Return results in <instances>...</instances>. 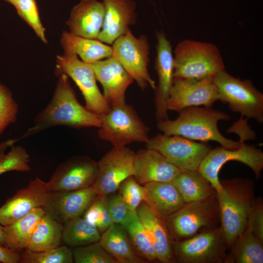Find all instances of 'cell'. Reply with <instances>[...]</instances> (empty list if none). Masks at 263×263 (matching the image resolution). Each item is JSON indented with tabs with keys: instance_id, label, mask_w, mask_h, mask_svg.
I'll return each mask as SVG.
<instances>
[{
	"instance_id": "obj_1",
	"label": "cell",
	"mask_w": 263,
	"mask_h": 263,
	"mask_svg": "<svg viewBox=\"0 0 263 263\" xmlns=\"http://www.w3.org/2000/svg\"><path fill=\"white\" fill-rule=\"evenodd\" d=\"M52 97L45 107L34 118L33 125L19 139L36 134L55 126L74 129L99 128L100 115L83 106L78 101L69 77L61 74Z\"/></svg>"
},
{
	"instance_id": "obj_2",
	"label": "cell",
	"mask_w": 263,
	"mask_h": 263,
	"mask_svg": "<svg viewBox=\"0 0 263 263\" xmlns=\"http://www.w3.org/2000/svg\"><path fill=\"white\" fill-rule=\"evenodd\" d=\"M178 113L175 119L157 121V129L168 135H178L203 142L215 141L227 149H234L240 146V141L225 137L218 129L219 121L230 120L227 113L212 107L196 106L186 108Z\"/></svg>"
},
{
	"instance_id": "obj_3",
	"label": "cell",
	"mask_w": 263,
	"mask_h": 263,
	"mask_svg": "<svg viewBox=\"0 0 263 263\" xmlns=\"http://www.w3.org/2000/svg\"><path fill=\"white\" fill-rule=\"evenodd\" d=\"M222 190L216 192L220 227L229 249L236 238L245 229L256 198L251 179L234 178L220 181Z\"/></svg>"
},
{
	"instance_id": "obj_4",
	"label": "cell",
	"mask_w": 263,
	"mask_h": 263,
	"mask_svg": "<svg viewBox=\"0 0 263 263\" xmlns=\"http://www.w3.org/2000/svg\"><path fill=\"white\" fill-rule=\"evenodd\" d=\"M174 78L201 79L225 70L218 47L214 44L186 39L173 52Z\"/></svg>"
},
{
	"instance_id": "obj_5",
	"label": "cell",
	"mask_w": 263,
	"mask_h": 263,
	"mask_svg": "<svg viewBox=\"0 0 263 263\" xmlns=\"http://www.w3.org/2000/svg\"><path fill=\"white\" fill-rule=\"evenodd\" d=\"M101 125L98 136L113 147H124L133 142L147 143L149 128L134 108L126 103L111 106L107 113L99 115Z\"/></svg>"
},
{
	"instance_id": "obj_6",
	"label": "cell",
	"mask_w": 263,
	"mask_h": 263,
	"mask_svg": "<svg viewBox=\"0 0 263 263\" xmlns=\"http://www.w3.org/2000/svg\"><path fill=\"white\" fill-rule=\"evenodd\" d=\"M164 220L172 241L190 238L202 228L219 226L220 216L216 193L205 199L185 203Z\"/></svg>"
},
{
	"instance_id": "obj_7",
	"label": "cell",
	"mask_w": 263,
	"mask_h": 263,
	"mask_svg": "<svg viewBox=\"0 0 263 263\" xmlns=\"http://www.w3.org/2000/svg\"><path fill=\"white\" fill-rule=\"evenodd\" d=\"M213 81L219 94V100L227 103L234 112L242 117L263 123V94L250 80H241L223 70Z\"/></svg>"
},
{
	"instance_id": "obj_8",
	"label": "cell",
	"mask_w": 263,
	"mask_h": 263,
	"mask_svg": "<svg viewBox=\"0 0 263 263\" xmlns=\"http://www.w3.org/2000/svg\"><path fill=\"white\" fill-rule=\"evenodd\" d=\"M175 262L181 263H225L229 249L220 226L205 228L194 236L173 241Z\"/></svg>"
},
{
	"instance_id": "obj_9",
	"label": "cell",
	"mask_w": 263,
	"mask_h": 263,
	"mask_svg": "<svg viewBox=\"0 0 263 263\" xmlns=\"http://www.w3.org/2000/svg\"><path fill=\"white\" fill-rule=\"evenodd\" d=\"M113 55L142 90L156 84L151 78L148 67L150 46L147 36L135 37L129 29L114 40L111 45Z\"/></svg>"
},
{
	"instance_id": "obj_10",
	"label": "cell",
	"mask_w": 263,
	"mask_h": 263,
	"mask_svg": "<svg viewBox=\"0 0 263 263\" xmlns=\"http://www.w3.org/2000/svg\"><path fill=\"white\" fill-rule=\"evenodd\" d=\"M246 136L241 135L240 145L234 149L223 146L211 149L201 163L198 170L211 184L216 192L222 190L219 173L225 164L237 161L249 167L256 179L260 178L263 169V152L254 146L244 143Z\"/></svg>"
},
{
	"instance_id": "obj_11",
	"label": "cell",
	"mask_w": 263,
	"mask_h": 263,
	"mask_svg": "<svg viewBox=\"0 0 263 263\" xmlns=\"http://www.w3.org/2000/svg\"><path fill=\"white\" fill-rule=\"evenodd\" d=\"M56 72L57 75L65 74L75 82L88 110L98 115L111 110V106L98 88L91 64L80 60L76 54L64 53L56 56Z\"/></svg>"
},
{
	"instance_id": "obj_12",
	"label": "cell",
	"mask_w": 263,
	"mask_h": 263,
	"mask_svg": "<svg viewBox=\"0 0 263 263\" xmlns=\"http://www.w3.org/2000/svg\"><path fill=\"white\" fill-rule=\"evenodd\" d=\"M145 144L146 148L156 150L181 170H197L212 149L206 143L163 133L150 138Z\"/></svg>"
},
{
	"instance_id": "obj_13",
	"label": "cell",
	"mask_w": 263,
	"mask_h": 263,
	"mask_svg": "<svg viewBox=\"0 0 263 263\" xmlns=\"http://www.w3.org/2000/svg\"><path fill=\"white\" fill-rule=\"evenodd\" d=\"M136 152L124 147H113L97 162V174L92 187L98 196L114 193L121 184L134 174Z\"/></svg>"
},
{
	"instance_id": "obj_14",
	"label": "cell",
	"mask_w": 263,
	"mask_h": 263,
	"mask_svg": "<svg viewBox=\"0 0 263 263\" xmlns=\"http://www.w3.org/2000/svg\"><path fill=\"white\" fill-rule=\"evenodd\" d=\"M219 99L213 77L201 79L174 78L166 107L168 111L179 112L189 107H212Z\"/></svg>"
},
{
	"instance_id": "obj_15",
	"label": "cell",
	"mask_w": 263,
	"mask_h": 263,
	"mask_svg": "<svg viewBox=\"0 0 263 263\" xmlns=\"http://www.w3.org/2000/svg\"><path fill=\"white\" fill-rule=\"evenodd\" d=\"M97 162L85 156L69 158L57 166L47 182L50 191H71L92 187Z\"/></svg>"
},
{
	"instance_id": "obj_16",
	"label": "cell",
	"mask_w": 263,
	"mask_h": 263,
	"mask_svg": "<svg viewBox=\"0 0 263 263\" xmlns=\"http://www.w3.org/2000/svg\"><path fill=\"white\" fill-rule=\"evenodd\" d=\"M157 43L154 68L158 76L154 101L155 116L157 121L169 118L167 102L174 79V60L172 47L165 32L157 31Z\"/></svg>"
},
{
	"instance_id": "obj_17",
	"label": "cell",
	"mask_w": 263,
	"mask_h": 263,
	"mask_svg": "<svg viewBox=\"0 0 263 263\" xmlns=\"http://www.w3.org/2000/svg\"><path fill=\"white\" fill-rule=\"evenodd\" d=\"M50 192L49 185L37 176L19 189L0 207V223L10 225L35 208L43 207Z\"/></svg>"
},
{
	"instance_id": "obj_18",
	"label": "cell",
	"mask_w": 263,
	"mask_h": 263,
	"mask_svg": "<svg viewBox=\"0 0 263 263\" xmlns=\"http://www.w3.org/2000/svg\"><path fill=\"white\" fill-rule=\"evenodd\" d=\"M97 196L92 186L75 190L50 191L43 208L52 218L64 224L80 217Z\"/></svg>"
},
{
	"instance_id": "obj_19",
	"label": "cell",
	"mask_w": 263,
	"mask_h": 263,
	"mask_svg": "<svg viewBox=\"0 0 263 263\" xmlns=\"http://www.w3.org/2000/svg\"><path fill=\"white\" fill-rule=\"evenodd\" d=\"M102 93L111 106L126 103L125 94L133 79L113 56L91 64Z\"/></svg>"
},
{
	"instance_id": "obj_20",
	"label": "cell",
	"mask_w": 263,
	"mask_h": 263,
	"mask_svg": "<svg viewBox=\"0 0 263 263\" xmlns=\"http://www.w3.org/2000/svg\"><path fill=\"white\" fill-rule=\"evenodd\" d=\"M105 8L104 22L97 39L108 45L125 34L137 20L133 0H102Z\"/></svg>"
},
{
	"instance_id": "obj_21",
	"label": "cell",
	"mask_w": 263,
	"mask_h": 263,
	"mask_svg": "<svg viewBox=\"0 0 263 263\" xmlns=\"http://www.w3.org/2000/svg\"><path fill=\"white\" fill-rule=\"evenodd\" d=\"M180 171L155 150L146 148L136 152L133 176L141 185L171 182Z\"/></svg>"
},
{
	"instance_id": "obj_22",
	"label": "cell",
	"mask_w": 263,
	"mask_h": 263,
	"mask_svg": "<svg viewBox=\"0 0 263 263\" xmlns=\"http://www.w3.org/2000/svg\"><path fill=\"white\" fill-rule=\"evenodd\" d=\"M136 212L158 261L163 263L175 262L172 252L173 241L164 218L158 215L144 201L137 207Z\"/></svg>"
},
{
	"instance_id": "obj_23",
	"label": "cell",
	"mask_w": 263,
	"mask_h": 263,
	"mask_svg": "<svg viewBox=\"0 0 263 263\" xmlns=\"http://www.w3.org/2000/svg\"><path fill=\"white\" fill-rule=\"evenodd\" d=\"M105 8L102 2L97 0H81L71 12L66 22L71 34L97 39L102 28Z\"/></svg>"
},
{
	"instance_id": "obj_24",
	"label": "cell",
	"mask_w": 263,
	"mask_h": 263,
	"mask_svg": "<svg viewBox=\"0 0 263 263\" xmlns=\"http://www.w3.org/2000/svg\"><path fill=\"white\" fill-rule=\"evenodd\" d=\"M143 187L144 202L163 218L172 214L185 204L171 182H152Z\"/></svg>"
},
{
	"instance_id": "obj_25",
	"label": "cell",
	"mask_w": 263,
	"mask_h": 263,
	"mask_svg": "<svg viewBox=\"0 0 263 263\" xmlns=\"http://www.w3.org/2000/svg\"><path fill=\"white\" fill-rule=\"evenodd\" d=\"M60 44L64 53H73L79 56L81 60L93 63L113 55L112 46L97 39L86 38L63 31Z\"/></svg>"
},
{
	"instance_id": "obj_26",
	"label": "cell",
	"mask_w": 263,
	"mask_h": 263,
	"mask_svg": "<svg viewBox=\"0 0 263 263\" xmlns=\"http://www.w3.org/2000/svg\"><path fill=\"white\" fill-rule=\"evenodd\" d=\"M99 243L117 263L143 262L136 253L128 233L122 225L113 223L101 235Z\"/></svg>"
},
{
	"instance_id": "obj_27",
	"label": "cell",
	"mask_w": 263,
	"mask_h": 263,
	"mask_svg": "<svg viewBox=\"0 0 263 263\" xmlns=\"http://www.w3.org/2000/svg\"><path fill=\"white\" fill-rule=\"evenodd\" d=\"M46 213L37 207L14 223L3 226L5 246L19 252L25 249L39 220Z\"/></svg>"
},
{
	"instance_id": "obj_28",
	"label": "cell",
	"mask_w": 263,
	"mask_h": 263,
	"mask_svg": "<svg viewBox=\"0 0 263 263\" xmlns=\"http://www.w3.org/2000/svg\"><path fill=\"white\" fill-rule=\"evenodd\" d=\"M185 203L207 198L216 193L210 182L197 170H181L171 182Z\"/></svg>"
},
{
	"instance_id": "obj_29",
	"label": "cell",
	"mask_w": 263,
	"mask_h": 263,
	"mask_svg": "<svg viewBox=\"0 0 263 263\" xmlns=\"http://www.w3.org/2000/svg\"><path fill=\"white\" fill-rule=\"evenodd\" d=\"M229 249L225 263H263V243L247 225Z\"/></svg>"
},
{
	"instance_id": "obj_30",
	"label": "cell",
	"mask_w": 263,
	"mask_h": 263,
	"mask_svg": "<svg viewBox=\"0 0 263 263\" xmlns=\"http://www.w3.org/2000/svg\"><path fill=\"white\" fill-rule=\"evenodd\" d=\"M62 230V224L45 213L37 224L25 249L41 251L59 246Z\"/></svg>"
},
{
	"instance_id": "obj_31",
	"label": "cell",
	"mask_w": 263,
	"mask_h": 263,
	"mask_svg": "<svg viewBox=\"0 0 263 263\" xmlns=\"http://www.w3.org/2000/svg\"><path fill=\"white\" fill-rule=\"evenodd\" d=\"M100 237L97 228L84 218H75L63 225L62 240L70 246L77 247L98 242Z\"/></svg>"
},
{
	"instance_id": "obj_32",
	"label": "cell",
	"mask_w": 263,
	"mask_h": 263,
	"mask_svg": "<svg viewBox=\"0 0 263 263\" xmlns=\"http://www.w3.org/2000/svg\"><path fill=\"white\" fill-rule=\"evenodd\" d=\"M122 225L125 228L132 244L138 256L150 261H158L136 210L130 211Z\"/></svg>"
},
{
	"instance_id": "obj_33",
	"label": "cell",
	"mask_w": 263,
	"mask_h": 263,
	"mask_svg": "<svg viewBox=\"0 0 263 263\" xmlns=\"http://www.w3.org/2000/svg\"><path fill=\"white\" fill-rule=\"evenodd\" d=\"M74 257L72 250L67 246L41 251L24 249L20 254L19 263H72Z\"/></svg>"
},
{
	"instance_id": "obj_34",
	"label": "cell",
	"mask_w": 263,
	"mask_h": 263,
	"mask_svg": "<svg viewBox=\"0 0 263 263\" xmlns=\"http://www.w3.org/2000/svg\"><path fill=\"white\" fill-rule=\"evenodd\" d=\"M18 15L34 30L37 36L45 43L47 40L39 16L36 0H17L14 4Z\"/></svg>"
},
{
	"instance_id": "obj_35",
	"label": "cell",
	"mask_w": 263,
	"mask_h": 263,
	"mask_svg": "<svg viewBox=\"0 0 263 263\" xmlns=\"http://www.w3.org/2000/svg\"><path fill=\"white\" fill-rule=\"evenodd\" d=\"M72 250L75 263H117L99 242L74 247Z\"/></svg>"
},
{
	"instance_id": "obj_36",
	"label": "cell",
	"mask_w": 263,
	"mask_h": 263,
	"mask_svg": "<svg viewBox=\"0 0 263 263\" xmlns=\"http://www.w3.org/2000/svg\"><path fill=\"white\" fill-rule=\"evenodd\" d=\"M19 111L12 93L0 82V137L9 125L16 122Z\"/></svg>"
},
{
	"instance_id": "obj_37",
	"label": "cell",
	"mask_w": 263,
	"mask_h": 263,
	"mask_svg": "<svg viewBox=\"0 0 263 263\" xmlns=\"http://www.w3.org/2000/svg\"><path fill=\"white\" fill-rule=\"evenodd\" d=\"M0 161V175L9 171L27 172L31 170L30 155L21 146H12Z\"/></svg>"
},
{
	"instance_id": "obj_38",
	"label": "cell",
	"mask_w": 263,
	"mask_h": 263,
	"mask_svg": "<svg viewBox=\"0 0 263 263\" xmlns=\"http://www.w3.org/2000/svg\"><path fill=\"white\" fill-rule=\"evenodd\" d=\"M84 217L99 231L104 232L113 224L105 196H97L84 212Z\"/></svg>"
},
{
	"instance_id": "obj_39",
	"label": "cell",
	"mask_w": 263,
	"mask_h": 263,
	"mask_svg": "<svg viewBox=\"0 0 263 263\" xmlns=\"http://www.w3.org/2000/svg\"><path fill=\"white\" fill-rule=\"evenodd\" d=\"M119 193L131 211H136L140 204L144 201L145 191L133 176L125 179L120 185Z\"/></svg>"
},
{
	"instance_id": "obj_40",
	"label": "cell",
	"mask_w": 263,
	"mask_h": 263,
	"mask_svg": "<svg viewBox=\"0 0 263 263\" xmlns=\"http://www.w3.org/2000/svg\"><path fill=\"white\" fill-rule=\"evenodd\" d=\"M105 197L107 208L113 223L122 225L130 212L120 194L113 193Z\"/></svg>"
},
{
	"instance_id": "obj_41",
	"label": "cell",
	"mask_w": 263,
	"mask_h": 263,
	"mask_svg": "<svg viewBox=\"0 0 263 263\" xmlns=\"http://www.w3.org/2000/svg\"><path fill=\"white\" fill-rule=\"evenodd\" d=\"M247 225L263 243V202L261 197L256 198L255 205L249 215Z\"/></svg>"
},
{
	"instance_id": "obj_42",
	"label": "cell",
	"mask_w": 263,
	"mask_h": 263,
	"mask_svg": "<svg viewBox=\"0 0 263 263\" xmlns=\"http://www.w3.org/2000/svg\"><path fill=\"white\" fill-rule=\"evenodd\" d=\"M20 254L5 246L0 245V262L3 263H19Z\"/></svg>"
},
{
	"instance_id": "obj_43",
	"label": "cell",
	"mask_w": 263,
	"mask_h": 263,
	"mask_svg": "<svg viewBox=\"0 0 263 263\" xmlns=\"http://www.w3.org/2000/svg\"><path fill=\"white\" fill-rule=\"evenodd\" d=\"M19 139V138L9 139L0 142V161L6 154L5 151L7 149L15 145V144Z\"/></svg>"
},
{
	"instance_id": "obj_44",
	"label": "cell",
	"mask_w": 263,
	"mask_h": 263,
	"mask_svg": "<svg viewBox=\"0 0 263 263\" xmlns=\"http://www.w3.org/2000/svg\"><path fill=\"white\" fill-rule=\"evenodd\" d=\"M0 245L5 246L4 235L3 225L0 223Z\"/></svg>"
},
{
	"instance_id": "obj_45",
	"label": "cell",
	"mask_w": 263,
	"mask_h": 263,
	"mask_svg": "<svg viewBox=\"0 0 263 263\" xmlns=\"http://www.w3.org/2000/svg\"><path fill=\"white\" fill-rule=\"evenodd\" d=\"M6 1L9 2L10 3L14 5V4L16 3L17 0H5Z\"/></svg>"
}]
</instances>
